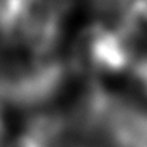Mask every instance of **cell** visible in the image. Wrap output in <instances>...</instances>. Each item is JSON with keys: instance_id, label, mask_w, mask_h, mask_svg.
<instances>
[]
</instances>
